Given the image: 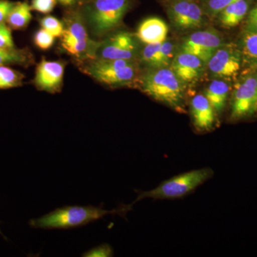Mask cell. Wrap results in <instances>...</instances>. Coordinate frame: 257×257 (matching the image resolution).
Returning a JSON list of instances; mask_svg holds the SVG:
<instances>
[{
    "instance_id": "cell-5",
    "label": "cell",
    "mask_w": 257,
    "mask_h": 257,
    "mask_svg": "<svg viewBox=\"0 0 257 257\" xmlns=\"http://www.w3.org/2000/svg\"><path fill=\"white\" fill-rule=\"evenodd\" d=\"M86 73L106 85L121 87L135 80L138 68L134 60L96 59L85 69Z\"/></svg>"
},
{
    "instance_id": "cell-20",
    "label": "cell",
    "mask_w": 257,
    "mask_h": 257,
    "mask_svg": "<svg viewBox=\"0 0 257 257\" xmlns=\"http://www.w3.org/2000/svg\"><path fill=\"white\" fill-rule=\"evenodd\" d=\"M175 55V46L173 42L165 40L161 44L160 49L152 61L150 67L153 68L169 67Z\"/></svg>"
},
{
    "instance_id": "cell-27",
    "label": "cell",
    "mask_w": 257,
    "mask_h": 257,
    "mask_svg": "<svg viewBox=\"0 0 257 257\" xmlns=\"http://www.w3.org/2000/svg\"><path fill=\"white\" fill-rule=\"evenodd\" d=\"M0 48H15L11 28L6 23L0 24Z\"/></svg>"
},
{
    "instance_id": "cell-10",
    "label": "cell",
    "mask_w": 257,
    "mask_h": 257,
    "mask_svg": "<svg viewBox=\"0 0 257 257\" xmlns=\"http://www.w3.org/2000/svg\"><path fill=\"white\" fill-rule=\"evenodd\" d=\"M171 23L181 30L202 28L205 23L202 8L193 0H175L167 9Z\"/></svg>"
},
{
    "instance_id": "cell-22",
    "label": "cell",
    "mask_w": 257,
    "mask_h": 257,
    "mask_svg": "<svg viewBox=\"0 0 257 257\" xmlns=\"http://www.w3.org/2000/svg\"><path fill=\"white\" fill-rule=\"evenodd\" d=\"M25 76L21 72L7 66H0V89L21 87Z\"/></svg>"
},
{
    "instance_id": "cell-14",
    "label": "cell",
    "mask_w": 257,
    "mask_h": 257,
    "mask_svg": "<svg viewBox=\"0 0 257 257\" xmlns=\"http://www.w3.org/2000/svg\"><path fill=\"white\" fill-rule=\"evenodd\" d=\"M169 28L167 24L158 18H150L140 24L137 37L143 43H160L167 40Z\"/></svg>"
},
{
    "instance_id": "cell-25",
    "label": "cell",
    "mask_w": 257,
    "mask_h": 257,
    "mask_svg": "<svg viewBox=\"0 0 257 257\" xmlns=\"http://www.w3.org/2000/svg\"><path fill=\"white\" fill-rule=\"evenodd\" d=\"M34 42L37 47L41 50H46L53 45L55 42V37L45 29L42 28L35 34Z\"/></svg>"
},
{
    "instance_id": "cell-26",
    "label": "cell",
    "mask_w": 257,
    "mask_h": 257,
    "mask_svg": "<svg viewBox=\"0 0 257 257\" xmlns=\"http://www.w3.org/2000/svg\"><path fill=\"white\" fill-rule=\"evenodd\" d=\"M114 251L109 243H101L83 253L85 257H109L113 256Z\"/></svg>"
},
{
    "instance_id": "cell-19",
    "label": "cell",
    "mask_w": 257,
    "mask_h": 257,
    "mask_svg": "<svg viewBox=\"0 0 257 257\" xmlns=\"http://www.w3.org/2000/svg\"><path fill=\"white\" fill-rule=\"evenodd\" d=\"M31 60V55L26 49L0 48V66L6 64L27 66Z\"/></svg>"
},
{
    "instance_id": "cell-17",
    "label": "cell",
    "mask_w": 257,
    "mask_h": 257,
    "mask_svg": "<svg viewBox=\"0 0 257 257\" xmlns=\"http://www.w3.org/2000/svg\"><path fill=\"white\" fill-rule=\"evenodd\" d=\"M250 0H237L226 7L218 15L219 23L225 28H232L238 25L247 15Z\"/></svg>"
},
{
    "instance_id": "cell-3",
    "label": "cell",
    "mask_w": 257,
    "mask_h": 257,
    "mask_svg": "<svg viewBox=\"0 0 257 257\" xmlns=\"http://www.w3.org/2000/svg\"><path fill=\"white\" fill-rule=\"evenodd\" d=\"M214 175L211 168L198 169L165 181L156 188L139 192L136 202L143 199H173L183 197L195 190Z\"/></svg>"
},
{
    "instance_id": "cell-23",
    "label": "cell",
    "mask_w": 257,
    "mask_h": 257,
    "mask_svg": "<svg viewBox=\"0 0 257 257\" xmlns=\"http://www.w3.org/2000/svg\"><path fill=\"white\" fill-rule=\"evenodd\" d=\"M237 0H202V9L204 15L210 19L215 18L226 7Z\"/></svg>"
},
{
    "instance_id": "cell-18",
    "label": "cell",
    "mask_w": 257,
    "mask_h": 257,
    "mask_svg": "<svg viewBox=\"0 0 257 257\" xmlns=\"http://www.w3.org/2000/svg\"><path fill=\"white\" fill-rule=\"evenodd\" d=\"M31 6L26 2L15 3L6 23L11 30H21L26 28L32 19Z\"/></svg>"
},
{
    "instance_id": "cell-1",
    "label": "cell",
    "mask_w": 257,
    "mask_h": 257,
    "mask_svg": "<svg viewBox=\"0 0 257 257\" xmlns=\"http://www.w3.org/2000/svg\"><path fill=\"white\" fill-rule=\"evenodd\" d=\"M131 208V204L112 210H106L102 205L99 207L93 205L65 206L57 208L37 219H31L29 221V224L35 229H74L94 222L110 214H125Z\"/></svg>"
},
{
    "instance_id": "cell-21",
    "label": "cell",
    "mask_w": 257,
    "mask_h": 257,
    "mask_svg": "<svg viewBox=\"0 0 257 257\" xmlns=\"http://www.w3.org/2000/svg\"><path fill=\"white\" fill-rule=\"evenodd\" d=\"M62 37V42L89 40L85 25L79 19H75L69 23L67 28L64 29Z\"/></svg>"
},
{
    "instance_id": "cell-29",
    "label": "cell",
    "mask_w": 257,
    "mask_h": 257,
    "mask_svg": "<svg viewBox=\"0 0 257 257\" xmlns=\"http://www.w3.org/2000/svg\"><path fill=\"white\" fill-rule=\"evenodd\" d=\"M15 3L10 0H0V24L5 23Z\"/></svg>"
},
{
    "instance_id": "cell-13",
    "label": "cell",
    "mask_w": 257,
    "mask_h": 257,
    "mask_svg": "<svg viewBox=\"0 0 257 257\" xmlns=\"http://www.w3.org/2000/svg\"><path fill=\"white\" fill-rule=\"evenodd\" d=\"M190 114L193 124L199 132L210 131L214 127L217 114L204 94L193 96L190 102Z\"/></svg>"
},
{
    "instance_id": "cell-8",
    "label": "cell",
    "mask_w": 257,
    "mask_h": 257,
    "mask_svg": "<svg viewBox=\"0 0 257 257\" xmlns=\"http://www.w3.org/2000/svg\"><path fill=\"white\" fill-rule=\"evenodd\" d=\"M222 36L213 28L193 32L184 39L180 51L195 55L207 64L214 52L224 45Z\"/></svg>"
},
{
    "instance_id": "cell-12",
    "label": "cell",
    "mask_w": 257,
    "mask_h": 257,
    "mask_svg": "<svg viewBox=\"0 0 257 257\" xmlns=\"http://www.w3.org/2000/svg\"><path fill=\"white\" fill-rule=\"evenodd\" d=\"M204 64L195 55L180 51L176 54L170 67L184 84H189L197 82L200 78Z\"/></svg>"
},
{
    "instance_id": "cell-4",
    "label": "cell",
    "mask_w": 257,
    "mask_h": 257,
    "mask_svg": "<svg viewBox=\"0 0 257 257\" xmlns=\"http://www.w3.org/2000/svg\"><path fill=\"white\" fill-rule=\"evenodd\" d=\"M130 0H94L88 8L89 28L97 36L119 26L130 7Z\"/></svg>"
},
{
    "instance_id": "cell-24",
    "label": "cell",
    "mask_w": 257,
    "mask_h": 257,
    "mask_svg": "<svg viewBox=\"0 0 257 257\" xmlns=\"http://www.w3.org/2000/svg\"><path fill=\"white\" fill-rule=\"evenodd\" d=\"M42 28L45 29L55 37H62L64 31V25L58 19L53 16H47L40 21Z\"/></svg>"
},
{
    "instance_id": "cell-7",
    "label": "cell",
    "mask_w": 257,
    "mask_h": 257,
    "mask_svg": "<svg viewBox=\"0 0 257 257\" xmlns=\"http://www.w3.org/2000/svg\"><path fill=\"white\" fill-rule=\"evenodd\" d=\"M206 64L213 78L236 80L243 66L237 45L224 43L214 52Z\"/></svg>"
},
{
    "instance_id": "cell-28",
    "label": "cell",
    "mask_w": 257,
    "mask_h": 257,
    "mask_svg": "<svg viewBox=\"0 0 257 257\" xmlns=\"http://www.w3.org/2000/svg\"><path fill=\"white\" fill-rule=\"evenodd\" d=\"M56 0H32L31 8L35 11L47 14L53 10Z\"/></svg>"
},
{
    "instance_id": "cell-15",
    "label": "cell",
    "mask_w": 257,
    "mask_h": 257,
    "mask_svg": "<svg viewBox=\"0 0 257 257\" xmlns=\"http://www.w3.org/2000/svg\"><path fill=\"white\" fill-rule=\"evenodd\" d=\"M230 92L231 86L228 81L224 79H214L206 88L204 95L210 102L216 114H220L224 111Z\"/></svg>"
},
{
    "instance_id": "cell-6",
    "label": "cell",
    "mask_w": 257,
    "mask_h": 257,
    "mask_svg": "<svg viewBox=\"0 0 257 257\" xmlns=\"http://www.w3.org/2000/svg\"><path fill=\"white\" fill-rule=\"evenodd\" d=\"M230 104L231 121L245 119L257 113V70H247L236 78Z\"/></svg>"
},
{
    "instance_id": "cell-2",
    "label": "cell",
    "mask_w": 257,
    "mask_h": 257,
    "mask_svg": "<svg viewBox=\"0 0 257 257\" xmlns=\"http://www.w3.org/2000/svg\"><path fill=\"white\" fill-rule=\"evenodd\" d=\"M169 67L154 68L140 79L142 91L179 112L185 111V86Z\"/></svg>"
},
{
    "instance_id": "cell-16",
    "label": "cell",
    "mask_w": 257,
    "mask_h": 257,
    "mask_svg": "<svg viewBox=\"0 0 257 257\" xmlns=\"http://www.w3.org/2000/svg\"><path fill=\"white\" fill-rule=\"evenodd\" d=\"M243 66L247 70H257V32L243 30L238 42Z\"/></svg>"
},
{
    "instance_id": "cell-30",
    "label": "cell",
    "mask_w": 257,
    "mask_h": 257,
    "mask_svg": "<svg viewBox=\"0 0 257 257\" xmlns=\"http://www.w3.org/2000/svg\"><path fill=\"white\" fill-rule=\"evenodd\" d=\"M244 30L257 32V5L248 11Z\"/></svg>"
},
{
    "instance_id": "cell-9",
    "label": "cell",
    "mask_w": 257,
    "mask_h": 257,
    "mask_svg": "<svg viewBox=\"0 0 257 257\" xmlns=\"http://www.w3.org/2000/svg\"><path fill=\"white\" fill-rule=\"evenodd\" d=\"M138 53V45L130 32L115 34L100 43L96 57L105 60H134Z\"/></svg>"
},
{
    "instance_id": "cell-31",
    "label": "cell",
    "mask_w": 257,
    "mask_h": 257,
    "mask_svg": "<svg viewBox=\"0 0 257 257\" xmlns=\"http://www.w3.org/2000/svg\"><path fill=\"white\" fill-rule=\"evenodd\" d=\"M62 4L64 5H73L79 0H59Z\"/></svg>"
},
{
    "instance_id": "cell-32",
    "label": "cell",
    "mask_w": 257,
    "mask_h": 257,
    "mask_svg": "<svg viewBox=\"0 0 257 257\" xmlns=\"http://www.w3.org/2000/svg\"><path fill=\"white\" fill-rule=\"evenodd\" d=\"M0 224H1V221H0ZM0 235H1L3 237H4L5 239H6V237H5L4 234H3V232H2V230L0 229Z\"/></svg>"
},
{
    "instance_id": "cell-11",
    "label": "cell",
    "mask_w": 257,
    "mask_h": 257,
    "mask_svg": "<svg viewBox=\"0 0 257 257\" xmlns=\"http://www.w3.org/2000/svg\"><path fill=\"white\" fill-rule=\"evenodd\" d=\"M64 64L58 61L42 60L37 65L35 84L37 89L47 92H60L63 82Z\"/></svg>"
}]
</instances>
